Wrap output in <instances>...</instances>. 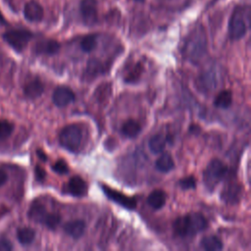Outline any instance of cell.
<instances>
[{
  "mask_svg": "<svg viewBox=\"0 0 251 251\" xmlns=\"http://www.w3.org/2000/svg\"><path fill=\"white\" fill-rule=\"evenodd\" d=\"M208 227V221L206 218L196 212L189 213L187 215L177 218L173 224V230L175 234L181 237L193 236Z\"/></svg>",
  "mask_w": 251,
  "mask_h": 251,
  "instance_id": "6da1fadb",
  "label": "cell"
},
{
  "mask_svg": "<svg viewBox=\"0 0 251 251\" xmlns=\"http://www.w3.org/2000/svg\"><path fill=\"white\" fill-rule=\"evenodd\" d=\"M101 188L103 189L104 193L106 196L111 199L113 202L119 204L120 206L128 209V210H134L136 208V199L132 196H128L112 188H109L105 185H102Z\"/></svg>",
  "mask_w": 251,
  "mask_h": 251,
  "instance_id": "52a82bcc",
  "label": "cell"
},
{
  "mask_svg": "<svg viewBox=\"0 0 251 251\" xmlns=\"http://www.w3.org/2000/svg\"><path fill=\"white\" fill-rule=\"evenodd\" d=\"M61 222V216L58 215V214H52V213H49L45 222H44V226L47 227L49 230H55L59 224Z\"/></svg>",
  "mask_w": 251,
  "mask_h": 251,
  "instance_id": "f546056e",
  "label": "cell"
},
{
  "mask_svg": "<svg viewBox=\"0 0 251 251\" xmlns=\"http://www.w3.org/2000/svg\"><path fill=\"white\" fill-rule=\"evenodd\" d=\"M166 144H167L166 136L163 135H156L149 139L148 147L152 153L157 154V153H161L165 149Z\"/></svg>",
  "mask_w": 251,
  "mask_h": 251,
  "instance_id": "7402d4cb",
  "label": "cell"
},
{
  "mask_svg": "<svg viewBox=\"0 0 251 251\" xmlns=\"http://www.w3.org/2000/svg\"><path fill=\"white\" fill-rule=\"evenodd\" d=\"M76 99L75 93L67 87H58L52 96V101L57 107H65Z\"/></svg>",
  "mask_w": 251,
  "mask_h": 251,
  "instance_id": "9c48e42d",
  "label": "cell"
},
{
  "mask_svg": "<svg viewBox=\"0 0 251 251\" xmlns=\"http://www.w3.org/2000/svg\"><path fill=\"white\" fill-rule=\"evenodd\" d=\"M102 64L99 60L97 59H91L88 63V67H87V70H86V73L88 75V77H97L100 74H102Z\"/></svg>",
  "mask_w": 251,
  "mask_h": 251,
  "instance_id": "cb8c5ba5",
  "label": "cell"
},
{
  "mask_svg": "<svg viewBox=\"0 0 251 251\" xmlns=\"http://www.w3.org/2000/svg\"><path fill=\"white\" fill-rule=\"evenodd\" d=\"M3 39L13 49L21 52L33 39V34L27 30H12L5 33Z\"/></svg>",
  "mask_w": 251,
  "mask_h": 251,
  "instance_id": "5b68a950",
  "label": "cell"
},
{
  "mask_svg": "<svg viewBox=\"0 0 251 251\" xmlns=\"http://www.w3.org/2000/svg\"><path fill=\"white\" fill-rule=\"evenodd\" d=\"M43 92H44V86L43 83L39 79L30 81L29 83H27L24 89V93L26 97L31 99H36L39 97L43 94Z\"/></svg>",
  "mask_w": 251,
  "mask_h": 251,
  "instance_id": "d6986e66",
  "label": "cell"
},
{
  "mask_svg": "<svg viewBox=\"0 0 251 251\" xmlns=\"http://www.w3.org/2000/svg\"><path fill=\"white\" fill-rule=\"evenodd\" d=\"M24 15L28 21L33 23H38L42 20L44 11L39 2L35 1V0H32V1H29L25 5Z\"/></svg>",
  "mask_w": 251,
  "mask_h": 251,
  "instance_id": "8fae6325",
  "label": "cell"
},
{
  "mask_svg": "<svg viewBox=\"0 0 251 251\" xmlns=\"http://www.w3.org/2000/svg\"><path fill=\"white\" fill-rule=\"evenodd\" d=\"M146 201L152 209L159 210L165 206L167 201V194L162 190H155L149 193Z\"/></svg>",
  "mask_w": 251,
  "mask_h": 251,
  "instance_id": "2e32d148",
  "label": "cell"
},
{
  "mask_svg": "<svg viewBox=\"0 0 251 251\" xmlns=\"http://www.w3.org/2000/svg\"><path fill=\"white\" fill-rule=\"evenodd\" d=\"M82 140V131L78 125L71 124L64 127L59 134V142L62 147L70 152L79 150Z\"/></svg>",
  "mask_w": 251,
  "mask_h": 251,
  "instance_id": "3957f363",
  "label": "cell"
},
{
  "mask_svg": "<svg viewBox=\"0 0 251 251\" xmlns=\"http://www.w3.org/2000/svg\"><path fill=\"white\" fill-rule=\"evenodd\" d=\"M48 211L46 210V208L40 204V203H34L32 204L29 212H28V216L29 218L39 224H44L47 216H48Z\"/></svg>",
  "mask_w": 251,
  "mask_h": 251,
  "instance_id": "e0dca14e",
  "label": "cell"
},
{
  "mask_svg": "<svg viewBox=\"0 0 251 251\" xmlns=\"http://www.w3.org/2000/svg\"><path fill=\"white\" fill-rule=\"evenodd\" d=\"M232 103V93L230 90H224L220 92L215 100L214 105L220 109H228Z\"/></svg>",
  "mask_w": 251,
  "mask_h": 251,
  "instance_id": "ffe728a7",
  "label": "cell"
},
{
  "mask_svg": "<svg viewBox=\"0 0 251 251\" xmlns=\"http://www.w3.org/2000/svg\"><path fill=\"white\" fill-rule=\"evenodd\" d=\"M7 179H8V176L6 172L3 170H0V187H2L7 182Z\"/></svg>",
  "mask_w": 251,
  "mask_h": 251,
  "instance_id": "d6a6232c",
  "label": "cell"
},
{
  "mask_svg": "<svg viewBox=\"0 0 251 251\" xmlns=\"http://www.w3.org/2000/svg\"><path fill=\"white\" fill-rule=\"evenodd\" d=\"M156 169L161 173H168L175 168V162L172 155L168 152H165L158 157L155 161Z\"/></svg>",
  "mask_w": 251,
  "mask_h": 251,
  "instance_id": "9a60e30c",
  "label": "cell"
},
{
  "mask_svg": "<svg viewBox=\"0 0 251 251\" xmlns=\"http://www.w3.org/2000/svg\"><path fill=\"white\" fill-rule=\"evenodd\" d=\"M142 71H143V66L141 63H137L134 66V68L128 73V75L125 77L124 80L126 82H129V83H133V82H135L139 79V77H141V74H142Z\"/></svg>",
  "mask_w": 251,
  "mask_h": 251,
  "instance_id": "484cf974",
  "label": "cell"
},
{
  "mask_svg": "<svg viewBox=\"0 0 251 251\" xmlns=\"http://www.w3.org/2000/svg\"><path fill=\"white\" fill-rule=\"evenodd\" d=\"M241 192H242V189L240 185H238L236 182H233L225 186L223 193L221 194V197L226 203L234 204L240 200Z\"/></svg>",
  "mask_w": 251,
  "mask_h": 251,
  "instance_id": "30bf717a",
  "label": "cell"
},
{
  "mask_svg": "<svg viewBox=\"0 0 251 251\" xmlns=\"http://www.w3.org/2000/svg\"><path fill=\"white\" fill-rule=\"evenodd\" d=\"M86 227V223L82 220H74L64 225V231L74 239H78L85 233Z\"/></svg>",
  "mask_w": 251,
  "mask_h": 251,
  "instance_id": "4fadbf2b",
  "label": "cell"
},
{
  "mask_svg": "<svg viewBox=\"0 0 251 251\" xmlns=\"http://www.w3.org/2000/svg\"><path fill=\"white\" fill-rule=\"evenodd\" d=\"M196 179L193 176H188L180 180L179 185L182 190L188 191V190H194L196 188Z\"/></svg>",
  "mask_w": 251,
  "mask_h": 251,
  "instance_id": "f1b7e54d",
  "label": "cell"
},
{
  "mask_svg": "<svg viewBox=\"0 0 251 251\" xmlns=\"http://www.w3.org/2000/svg\"><path fill=\"white\" fill-rule=\"evenodd\" d=\"M0 25H6V20L1 14V12H0Z\"/></svg>",
  "mask_w": 251,
  "mask_h": 251,
  "instance_id": "e575fe53",
  "label": "cell"
},
{
  "mask_svg": "<svg viewBox=\"0 0 251 251\" xmlns=\"http://www.w3.org/2000/svg\"><path fill=\"white\" fill-rule=\"evenodd\" d=\"M35 171H36V177H37V179H38L39 181H43V180L45 179L46 173H45V171H44V169L42 168V167L37 166Z\"/></svg>",
  "mask_w": 251,
  "mask_h": 251,
  "instance_id": "1f68e13d",
  "label": "cell"
},
{
  "mask_svg": "<svg viewBox=\"0 0 251 251\" xmlns=\"http://www.w3.org/2000/svg\"><path fill=\"white\" fill-rule=\"evenodd\" d=\"M135 1H143V0H135Z\"/></svg>",
  "mask_w": 251,
  "mask_h": 251,
  "instance_id": "d590c367",
  "label": "cell"
},
{
  "mask_svg": "<svg viewBox=\"0 0 251 251\" xmlns=\"http://www.w3.org/2000/svg\"><path fill=\"white\" fill-rule=\"evenodd\" d=\"M69 193L75 197H83L88 193V185L79 176H74L68 183Z\"/></svg>",
  "mask_w": 251,
  "mask_h": 251,
  "instance_id": "7c38bea8",
  "label": "cell"
},
{
  "mask_svg": "<svg viewBox=\"0 0 251 251\" xmlns=\"http://www.w3.org/2000/svg\"><path fill=\"white\" fill-rule=\"evenodd\" d=\"M13 249V244L6 238L0 239V251H10Z\"/></svg>",
  "mask_w": 251,
  "mask_h": 251,
  "instance_id": "4dcf8cb0",
  "label": "cell"
},
{
  "mask_svg": "<svg viewBox=\"0 0 251 251\" xmlns=\"http://www.w3.org/2000/svg\"><path fill=\"white\" fill-rule=\"evenodd\" d=\"M140 132H141L140 124L133 119L126 121L122 127V134L129 138H134L137 136Z\"/></svg>",
  "mask_w": 251,
  "mask_h": 251,
  "instance_id": "44dd1931",
  "label": "cell"
},
{
  "mask_svg": "<svg viewBox=\"0 0 251 251\" xmlns=\"http://www.w3.org/2000/svg\"><path fill=\"white\" fill-rule=\"evenodd\" d=\"M247 32V26L243 19V15L238 9H235L229 23V36L232 40L242 39Z\"/></svg>",
  "mask_w": 251,
  "mask_h": 251,
  "instance_id": "8992f818",
  "label": "cell"
},
{
  "mask_svg": "<svg viewBox=\"0 0 251 251\" xmlns=\"http://www.w3.org/2000/svg\"><path fill=\"white\" fill-rule=\"evenodd\" d=\"M14 125L6 120H0V139H5L11 135Z\"/></svg>",
  "mask_w": 251,
  "mask_h": 251,
  "instance_id": "4316f807",
  "label": "cell"
},
{
  "mask_svg": "<svg viewBox=\"0 0 251 251\" xmlns=\"http://www.w3.org/2000/svg\"><path fill=\"white\" fill-rule=\"evenodd\" d=\"M80 14L83 22L88 26H94L97 23V0H81Z\"/></svg>",
  "mask_w": 251,
  "mask_h": 251,
  "instance_id": "ba28073f",
  "label": "cell"
},
{
  "mask_svg": "<svg viewBox=\"0 0 251 251\" xmlns=\"http://www.w3.org/2000/svg\"><path fill=\"white\" fill-rule=\"evenodd\" d=\"M17 237H18V240L20 241L21 244L29 245L35 240L36 232H35V230H33L31 228L25 227V228H22V229L18 230Z\"/></svg>",
  "mask_w": 251,
  "mask_h": 251,
  "instance_id": "603a6c76",
  "label": "cell"
},
{
  "mask_svg": "<svg viewBox=\"0 0 251 251\" xmlns=\"http://www.w3.org/2000/svg\"><path fill=\"white\" fill-rule=\"evenodd\" d=\"M206 49V38L202 28L194 29L192 34L189 36L187 44H186V52L190 56L191 59L197 60L201 57Z\"/></svg>",
  "mask_w": 251,
  "mask_h": 251,
  "instance_id": "277c9868",
  "label": "cell"
},
{
  "mask_svg": "<svg viewBox=\"0 0 251 251\" xmlns=\"http://www.w3.org/2000/svg\"><path fill=\"white\" fill-rule=\"evenodd\" d=\"M228 166L220 159H212L203 172V183L207 190L213 192L215 188L227 177Z\"/></svg>",
  "mask_w": 251,
  "mask_h": 251,
  "instance_id": "7a4b0ae2",
  "label": "cell"
},
{
  "mask_svg": "<svg viewBox=\"0 0 251 251\" xmlns=\"http://www.w3.org/2000/svg\"><path fill=\"white\" fill-rule=\"evenodd\" d=\"M200 247L206 251H220L224 248V244L216 235H205L200 240Z\"/></svg>",
  "mask_w": 251,
  "mask_h": 251,
  "instance_id": "ac0fdd59",
  "label": "cell"
},
{
  "mask_svg": "<svg viewBox=\"0 0 251 251\" xmlns=\"http://www.w3.org/2000/svg\"><path fill=\"white\" fill-rule=\"evenodd\" d=\"M37 154H38V156L42 160V161H46L47 160V156H46V154L42 151V150H38L37 151Z\"/></svg>",
  "mask_w": 251,
  "mask_h": 251,
  "instance_id": "836d02e7",
  "label": "cell"
},
{
  "mask_svg": "<svg viewBox=\"0 0 251 251\" xmlns=\"http://www.w3.org/2000/svg\"><path fill=\"white\" fill-rule=\"evenodd\" d=\"M52 170L59 174V175H66L69 173L70 169H69V166L67 164V162L63 159H59L57 160L53 165H52Z\"/></svg>",
  "mask_w": 251,
  "mask_h": 251,
  "instance_id": "83f0119b",
  "label": "cell"
},
{
  "mask_svg": "<svg viewBox=\"0 0 251 251\" xmlns=\"http://www.w3.org/2000/svg\"><path fill=\"white\" fill-rule=\"evenodd\" d=\"M97 45V39L95 35H90L83 38L80 41V48L83 52H92Z\"/></svg>",
  "mask_w": 251,
  "mask_h": 251,
  "instance_id": "d4e9b609",
  "label": "cell"
},
{
  "mask_svg": "<svg viewBox=\"0 0 251 251\" xmlns=\"http://www.w3.org/2000/svg\"><path fill=\"white\" fill-rule=\"evenodd\" d=\"M61 48V45L58 41L54 39H45L38 42L35 46V52L37 54L43 55H54Z\"/></svg>",
  "mask_w": 251,
  "mask_h": 251,
  "instance_id": "5bb4252c",
  "label": "cell"
}]
</instances>
